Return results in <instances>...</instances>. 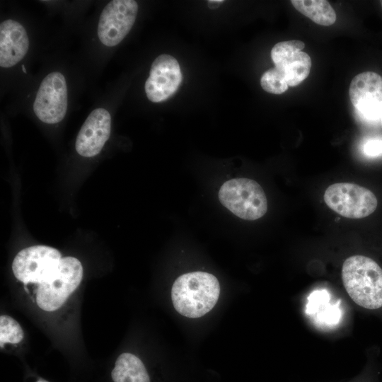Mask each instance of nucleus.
I'll return each instance as SVG.
<instances>
[{
  "mask_svg": "<svg viewBox=\"0 0 382 382\" xmlns=\"http://www.w3.org/2000/svg\"><path fill=\"white\" fill-rule=\"evenodd\" d=\"M37 382H48V381L43 379H39Z\"/></svg>",
  "mask_w": 382,
  "mask_h": 382,
  "instance_id": "nucleus-20",
  "label": "nucleus"
},
{
  "mask_svg": "<svg viewBox=\"0 0 382 382\" xmlns=\"http://www.w3.org/2000/svg\"><path fill=\"white\" fill-rule=\"evenodd\" d=\"M111 376L114 382H150L143 362L130 353H122L118 357Z\"/></svg>",
  "mask_w": 382,
  "mask_h": 382,
  "instance_id": "nucleus-14",
  "label": "nucleus"
},
{
  "mask_svg": "<svg viewBox=\"0 0 382 382\" xmlns=\"http://www.w3.org/2000/svg\"><path fill=\"white\" fill-rule=\"evenodd\" d=\"M342 279L356 304L369 311L382 309V267L376 260L362 255L347 258Z\"/></svg>",
  "mask_w": 382,
  "mask_h": 382,
  "instance_id": "nucleus-1",
  "label": "nucleus"
},
{
  "mask_svg": "<svg viewBox=\"0 0 382 382\" xmlns=\"http://www.w3.org/2000/svg\"><path fill=\"white\" fill-rule=\"evenodd\" d=\"M323 197L329 208L349 219L366 217L378 205L377 198L370 190L350 183L330 185Z\"/></svg>",
  "mask_w": 382,
  "mask_h": 382,
  "instance_id": "nucleus-5",
  "label": "nucleus"
},
{
  "mask_svg": "<svg viewBox=\"0 0 382 382\" xmlns=\"http://www.w3.org/2000/svg\"><path fill=\"white\" fill-rule=\"evenodd\" d=\"M223 2V0H210L207 1L209 8H216Z\"/></svg>",
  "mask_w": 382,
  "mask_h": 382,
  "instance_id": "nucleus-19",
  "label": "nucleus"
},
{
  "mask_svg": "<svg viewBox=\"0 0 382 382\" xmlns=\"http://www.w3.org/2000/svg\"><path fill=\"white\" fill-rule=\"evenodd\" d=\"M304 47L303 42L293 40L279 42L271 50L274 67L283 74L289 86L300 84L310 74L311 59L301 51Z\"/></svg>",
  "mask_w": 382,
  "mask_h": 382,
  "instance_id": "nucleus-10",
  "label": "nucleus"
},
{
  "mask_svg": "<svg viewBox=\"0 0 382 382\" xmlns=\"http://www.w3.org/2000/svg\"><path fill=\"white\" fill-rule=\"evenodd\" d=\"M67 105L65 78L59 71L51 72L40 83L33 103V111L42 122L54 124L64 119Z\"/></svg>",
  "mask_w": 382,
  "mask_h": 382,
  "instance_id": "nucleus-8",
  "label": "nucleus"
},
{
  "mask_svg": "<svg viewBox=\"0 0 382 382\" xmlns=\"http://www.w3.org/2000/svg\"><path fill=\"white\" fill-rule=\"evenodd\" d=\"M293 6L301 13L320 25L329 26L336 21V13L325 0H291Z\"/></svg>",
  "mask_w": 382,
  "mask_h": 382,
  "instance_id": "nucleus-15",
  "label": "nucleus"
},
{
  "mask_svg": "<svg viewBox=\"0 0 382 382\" xmlns=\"http://www.w3.org/2000/svg\"><path fill=\"white\" fill-rule=\"evenodd\" d=\"M380 122H381V127H382V117H381V119H380Z\"/></svg>",
  "mask_w": 382,
  "mask_h": 382,
  "instance_id": "nucleus-21",
  "label": "nucleus"
},
{
  "mask_svg": "<svg viewBox=\"0 0 382 382\" xmlns=\"http://www.w3.org/2000/svg\"><path fill=\"white\" fill-rule=\"evenodd\" d=\"M363 153L368 157L382 156V137H374L366 139L362 145Z\"/></svg>",
  "mask_w": 382,
  "mask_h": 382,
  "instance_id": "nucleus-18",
  "label": "nucleus"
},
{
  "mask_svg": "<svg viewBox=\"0 0 382 382\" xmlns=\"http://www.w3.org/2000/svg\"><path fill=\"white\" fill-rule=\"evenodd\" d=\"M60 252L50 246L34 245L21 250L14 257L12 270L14 276L24 284H40L56 270Z\"/></svg>",
  "mask_w": 382,
  "mask_h": 382,
  "instance_id": "nucleus-6",
  "label": "nucleus"
},
{
  "mask_svg": "<svg viewBox=\"0 0 382 382\" xmlns=\"http://www.w3.org/2000/svg\"><path fill=\"white\" fill-rule=\"evenodd\" d=\"M111 117L108 110H93L82 125L76 140L77 153L84 157L98 155L110 137Z\"/></svg>",
  "mask_w": 382,
  "mask_h": 382,
  "instance_id": "nucleus-12",
  "label": "nucleus"
},
{
  "mask_svg": "<svg viewBox=\"0 0 382 382\" xmlns=\"http://www.w3.org/2000/svg\"><path fill=\"white\" fill-rule=\"evenodd\" d=\"M263 90L272 94H282L288 89L283 74L275 67L266 71L260 79Z\"/></svg>",
  "mask_w": 382,
  "mask_h": 382,
  "instance_id": "nucleus-17",
  "label": "nucleus"
},
{
  "mask_svg": "<svg viewBox=\"0 0 382 382\" xmlns=\"http://www.w3.org/2000/svg\"><path fill=\"white\" fill-rule=\"evenodd\" d=\"M29 39L24 27L18 21L8 19L0 24V66L11 67L28 52Z\"/></svg>",
  "mask_w": 382,
  "mask_h": 382,
  "instance_id": "nucleus-13",
  "label": "nucleus"
},
{
  "mask_svg": "<svg viewBox=\"0 0 382 382\" xmlns=\"http://www.w3.org/2000/svg\"><path fill=\"white\" fill-rule=\"evenodd\" d=\"M220 286L215 276L205 272H192L178 277L171 289L175 309L182 316L196 318L216 305Z\"/></svg>",
  "mask_w": 382,
  "mask_h": 382,
  "instance_id": "nucleus-2",
  "label": "nucleus"
},
{
  "mask_svg": "<svg viewBox=\"0 0 382 382\" xmlns=\"http://www.w3.org/2000/svg\"><path fill=\"white\" fill-rule=\"evenodd\" d=\"M83 278V267L74 257H62L54 272L37 284V305L43 311L59 309L79 286Z\"/></svg>",
  "mask_w": 382,
  "mask_h": 382,
  "instance_id": "nucleus-3",
  "label": "nucleus"
},
{
  "mask_svg": "<svg viewBox=\"0 0 382 382\" xmlns=\"http://www.w3.org/2000/svg\"><path fill=\"white\" fill-rule=\"evenodd\" d=\"M350 100L358 113L369 121L382 117V76L374 71L355 76L349 85Z\"/></svg>",
  "mask_w": 382,
  "mask_h": 382,
  "instance_id": "nucleus-9",
  "label": "nucleus"
},
{
  "mask_svg": "<svg viewBox=\"0 0 382 382\" xmlns=\"http://www.w3.org/2000/svg\"><path fill=\"white\" fill-rule=\"evenodd\" d=\"M24 337V332L20 324L8 316L0 317V344L1 347L5 343L18 344Z\"/></svg>",
  "mask_w": 382,
  "mask_h": 382,
  "instance_id": "nucleus-16",
  "label": "nucleus"
},
{
  "mask_svg": "<svg viewBox=\"0 0 382 382\" xmlns=\"http://www.w3.org/2000/svg\"><path fill=\"white\" fill-rule=\"evenodd\" d=\"M380 3H381V6H382V0H381V1H380Z\"/></svg>",
  "mask_w": 382,
  "mask_h": 382,
  "instance_id": "nucleus-22",
  "label": "nucleus"
},
{
  "mask_svg": "<svg viewBox=\"0 0 382 382\" xmlns=\"http://www.w3.org/2000/svg\"><path fill=\"white\" fill-rule=\"evenodd\" d=\"M221 203L235 215L245 220H256L267 210V201L262 187L248 178L225 182L219 191Z\"/></svg>",
  "mask_w": 382,
  "mask_h": 382,
  "instance_id": "nucleus-4",
  "label": "nucleus"
},
{
  "mask_svg": "<svg viewBox=\"0 0 382 382\" xmlns=\"http://www.w3.org/2000/svg\"><path fill=\"white\" fill-rule=\"evenodd\" d=\"M138 12L134 0H113L102 11L98 25V36L108 47L118 45L132 28Z\"/></svg>",
  "mask_w": 382,
  "mask_h": 382,
  "instance_id": "nucleus-7",
  "label": "nucleus"
},
{
  "mask_svg": "<svg viewBox=\"0 0 382 382\" xmlns=\"http://www.w3.org/2000/svg\"><path fill=\"white\" fill-rule=\"evenodd\" d=\"M182 81L179 63L173 56L161 54L151 64L145 83V92L153 103L164 101L173 96Z\"/></svg>",
  "mask_w": 382,
  "mask_h": 382,
  "instance_id": "nucleus-11",
  "label": "nucleus"
}]
</instances>
